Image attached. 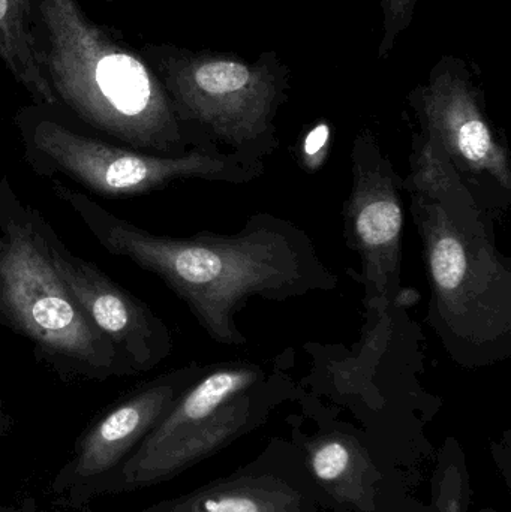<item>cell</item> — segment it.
I'll list each match as a JSON object with an SVG mask.
<instances>
[{"label": "cell", "instance_id": "obj_4", "mask_svg": "<svg viewBox=\"0 0 511 512\" xmlns=\"http://www.w3.org/2000/svg\"><path fill=\"white\" fill-rule=\"evenodd\" d=\"M48 219L0 176V325L66 384L137 376L78 307L51 261Z\"/></svg>", "mask_w": 511, "mask_h": 512}, {"label": "cell", "instance_id": "obj_8", "mask_svg": "<svg viewBox=\"0 0 511 512\" xmlns=\"http://www.w3.org/2000/svg\"><path fill=\"white\" fill-rule=\"evenodd\" d=\"M353 186L345 203L348 246L360 256L365 285V334H383L396 327L401 295L404 207L402 183L393 162L381 150L371 129L357 134L351 150Z\"/></svg>", "mask_w": 511, "mask_h": 512}, {"label": "cell", "instance_id": "obj_12", "mask_svg": "<svg viewBox=\"0 0 511 512\" xmlns=\"http://www.w3.org/2000/svg\"><path fill=\"white\" fill-rule=\"evenodd\" d=\"M33 0H0V60L33 104L60 108L39 60Z\"/></svg>", "mask_w": 511, "mask_h": 512}, {"label": "cell", "instance_id": "obj_10", "mask_svg": "<svg viewBox=\"0 0 511 512\" xmlns=\"http://www.w3.org/2000/svg\"><path fill=\"white\" fill-rule=\"evenodd\" d=\"M408 104L420 132L440 147L473 191L479 185L476 194L485 203L488 188L510 194L509 150L495 134L485 95L461 57H441L426 83L411 90Z\"/></svg>", "mask_w": 511, "mask_h": 512}, {"label": "cell", "instance_id": "obj_11", "mask_svg": "<svg viewBox=\"0 0 511 512\" xmlns=\"http://www.w3.org/2000/svg\"><path fill=\"white\" fill-rule=\"evenodd\" d=\"M45 234L51 261L78 307L132 370L140 375L167 360L174 348L168 325L101 268L72 254L50 222Z\"/></svg>", "mask_w": 511, "mask_h": 512}, {"label": "cell", "instance_id": "obj_2", "mask_svg": "<svg viewBox=\"0 0 511 512\" xmlns=\"http://www.w3.org/2000/svg\"><path fill=\"white\" fill-rule=\"evenodd\" d=\"M422 239L431 285L426 321L459 366L511 354V262L495 240L488 204L440 147L417 132L402 183Z\"/></svg>", "mask_w": 511, "mask_h": 512}, {"label": "cell", "instance_id": "obj_14", "mask_svg": "<svg viewBox=\"0 0 511 512\" xmlns=\"http://www.w3.org/2000/svg\"><path fill=\"white\" fill-rule=\"evenodd\" d=\"M419 0H380L383 9V38L378 47V59H386L399 36L411 26Z\"/></svg>", "mask_w": 511, "mask_h": 512}, {"label": "cell", "instance_id": "obj_3", "mask_svg": "<svg viewBox=\"0 0 511 512\" xmlns=\"http://www.w3.org/2000/svg\"><path fill=\"white\" fill-rule=\"evenodd\" d=\"M39 60L60 108L95 134L153 155L218 146L182 122L141 53L90 20L78 0H33Z\"/></svg>", "mask_w": 511, "mask_h": 512}, {"label": "cell", "instance_id": "obj_5", "mask_svg": "<svg viewBox=\"0 0 511 512\" xmlns=\"http://www.w3.org/2000/svg\"><path fill=\"white\" fill-rule=\"evenodd\" d=\"M14 125L24 162L36 176L63 177L104 198L141 197L177 180L248 185L264 173L263 159L225 150L164 156L122 146L90 131L62 108H20Z\"/></svg>", "mask_w": 511, "mask_h": 512}, {"label": "cell", "instance_id": "obj_9", "mask_svg": "<svg viewBox=\"0 0 511 512\" xmlns=\"http://www.w3.org/2000/svg\"><path fill=\"white\" fill-rule=\"evenodd\" d=\"M204 370L206 367L191 364L164 373L95 418L78 436L71 457L51 481L54 504L83 511L96 498L107 496L123 466Z\"/></svg>", "mask_w": 511, "mask_h": 512}, {"label": "cell", "instance_id": "obj_16", "mask_svg": "<svg viewBox=\"0 0 511 512\" xmlns=\"http://www.w3.org/2000/svg\"><path fill=\"white\" fill-rule=\"evenodd\" d=\"M0 512H53L45 511L39 507L36 499L24 498L21 501L15 502V504H3L0 502Z\"/></svg>", "mask_w": 511, "mask_h": 512}, {"label": "cell", "instance_id": "obj_1", "mask_svg": "<svg viewBox=\"0 0 511 512\" xmlns=\"http://www.w3.org/2000/svg\"><path fill=\"white\" fill-rule=\"evenodd\" d=\"M51 191L105 252L158 276L221 345L248 342L236 315L249 298L287 301L338 286L308 234L270 213L251 216L231 236L168 237L119 218L60 180L51 179Z\"/></svg>", "mask_w": 511, "mask_h": 512}, {"label": "cell", "instance_id": "obj_13", "mask_svg": "<svg viewBox=\"0 0 511 512\" xmlns=\"http://www.w3.org/2000/svg\"><path fill=\"white\" fill-rule=\"evenodd\" d=\"M309 466L318 483L338 501L374 510V465L350 436L329 435L309 445Z\"/></svg>", "mask_w": 511, "mask_h": 512}, {"label": "cell", "instance_id": "obj_15", "mask_svg": "<svg viewBox=\"0 0 511 512\" xmlns=\"http://www.w3.org/2000/svg\"><path fill=\"white\" fill-rule=\"evenodd\" d=\"M438 508L440 512L464 511V478L456 466H449L441 478Z\"/></svg>", "mask_w": 511, "mask_h": 512}, {"label": "cell", "instance_id": "obj_6", "mask_svg": "<svg viewBox=\"0 0 511 512\" xmlns=\"http://www.w3.org/2000/svg\"><path fill=\"white\" fill-rule=\"evenodd\" d=\"M140 53L179 119L219 149L263 161L278 149L275 120L287 101L290 72L275 51L255 62L168 44H146Z\"/></svg>", "mask_w": 511, "mask_h": 512}, {"label": "cell", "instance_id": "obj_7", "mask_svg": "<svg viewBox=\"0 0 511 512\" xmlns=\"http://www.w3.org/2000/svg\"><path fill=\"white\" fill-rule=\"evenodd\" d=\"M266 379L257 364L206 367L123 466L108 495L164 483L224 447L251 420Z\"/></svg>", "mask_w": 511, "mask_h": 512}, {"label": "cell", "instance_id": "obj_17", "mask_svg": "<svg viewBox=\"0 0 511 512\" xmlns=\"http://www.w3.org/2000/svg\"><path fill=\"white\" fill-rule=\"evenodd\" d=\"M12 429H14V418L9 414L5 402L0 399V441L11 435Z\"/></svg>", "mask_w": 511, "mask_h": 512}]
</instances>
